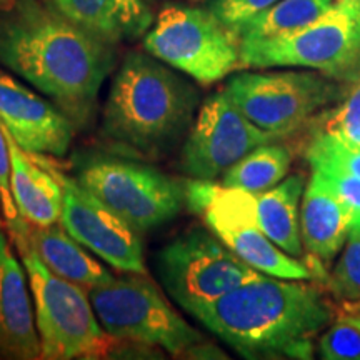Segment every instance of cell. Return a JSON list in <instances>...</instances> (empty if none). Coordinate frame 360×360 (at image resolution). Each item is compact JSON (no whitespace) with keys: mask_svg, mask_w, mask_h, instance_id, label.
Returning a JSON list of instances; mask_svg holds the SVG:
<instances>
[{"mask_svg":"<svg viewBox=\"0 0 360 360\" xmlns=\"http://www.w3.org/2000/svg\"><path fill=\"white\" fill-rule=\"evenodd\" d=\"M115 62V45L89 34L47 0H17L0 11V65L57 103L75 127L92 124Z\"/></svg>","mask_w":360,"mask_h":360,"instance_id":"obj_1","label":"cell"},{"mask_svg":"<svg viewBox=\"0 0 360 360\" xmlns=\"http://www.w3.org/2000/svg\"><path fill=\"white\" fill-rule=\"evenodd\" d=\"M317 287L262 274L187 314L244 359L310 360L314 340L337 319Z\"/></svg>","mask_w":360,"mask_h":360,"instance_id":"obj_2","label":"cell"},{"mask_svg":"<svg viewBox=\"0 0 360 360\" xmlns=\"http://www.w3.org/2000/svg\"><path fill=\"white\" fill-rule=\"evenodd\" d=\"M199 102V90L177 70L146 51H132L112 79L101 137L115 150L159 160L186 141Z\"/></svg>","mask_w":360,"mask_h":360,"instance_id":"obj_3","label":"cell"},{"mask_svg":"<svg viewBox=\"0 0 360 360\" xmlns=\"http://www.w3.org/2000/svg\"><path fill=\"white\" fill-rule=\"evenodd\" d=\"M143 51L200 85L240 70V37L209 7L169 4L143 35Z\"/></svg>","mask_w":360,"mask_h":360,"instance_id":"obj_4","label":"cell"},{"mask_svg":"<svg viewBox=\"0 0 360 360\" xmlns=\"http://www.w3.org/2000/svg\"><path fill=\"white\" fill-rule=\"evenodd\" d=\"M360 65V0H335L321 19L281 37L240 42L242 69L302 67L344 80Z\"/></svg>","mask_w":360,"mask_h":360,"instance_id":"obj_5","label":"cell"},{"mask_svg":"<svg viewBox=\"0 0 360 360\" xmlns=\"http://www.w3.org/2000/svg\"><path fill=\"white\" fill-rule=\"evenodd\" d=\"M186 207L204 220L233 254L265 276L314 281L317 274L300 259L278 249L260 229L257 195L224 184L192 180L186 182Z\"/></svg>","mask_w":360,"mask_h":360,"instance_id":"obj_6","label":"cell"},{"mask_svg":"<svg viewBox=\"0 0 360 360\" xmlns=\"http://www.w3.org/2000/svg\"><path fill=\"white\" fill-rule=\"evenodd\" d=\"M75 179L141 233L169 224L186 207V182L142 160L94 155Z\"/></svg>","mask_w":360,"mask_h":360,"instance_id":"obj_7","label":"cell"},{"mask_svg":"<svg viewBox=\"0 0 360 360\" xmlns=\"http://www.w3.org/2000/svg\"><path fill=\"white\" fill-rule=\"evenodd\" d=\"M224 92L250 122L282 139L339 101L342 87L317 72H240L227 80Z\"/></svg>","mask_w":360,"mask_h":360,"instance_id":"obj_8","label":"cell"},{"mask_svg":"<svg viewBox=\"0 0 360 360\" xmlns=\"http://www.w3.org/2000/svg\"><path fill=\"white\" fill-rule=\"evenodd\" d=\"M155 272L186 312L214 302L262 272L250 267L209 229H187L155 255Z\"/></svg>","mask_w":360,"mask_h":360,"instance_id":"obj_9","label":"cell"},{"mask_svg":"<svg viewBox=\"0 0 360 360\" xmlns=\"http://www.w3.org/2000/svg\"><path fill=\"white\" fill-rule=\"evenodd\" d=\"M20 259L32 292L42 359H96L107 332L84 287L53 274L30 247L20 252Z\"/></svg>","mask_w":360,"mask_h":360,"instance_id":"obj_10","label":"cell"},{"mask_svg":"<svg viewBox=\"0 0 360 360\" xmlns=\"http://www.w3.org/2000/svg\"><path fill=\"white\" fill-rule=\"evenodd\" d=\"M89 299L98 323L109 335L157 345L174 357L204 340L143 274L114 277L109 283L92 287Z\"/></svg>","mask_w":360,"mask_h":360,"instance_id":"obj_11","label":"cell"},{"mask_svg":"<svg viewBox=\"0 0 360 360\" xmlns=\"http://www.w3.org/2000/svg\"><path fill=\"white\" fill-rule=\"evenodd\" d=\"M277 141L250 122L224 90L210 94L180 147L179 169L192 180L214 182L255 147Z\"/></svg>","mask_w":360,"mask_h":360,"instance_id":"obj_12","label":"cell"},{"mask_svg":"<svg viewBox=\"0 0 360 360\" xmlns=\"http://www.w3.org/2000/svg\"><path fill=\"white\" fill-rule=\"evenodd\" d=\"M35 155L60 182L64 192L60 224L65 231L85 249L120 272L147 276L141 232L80 186L77 179L58 169L47 155Z\"/></svg>","mask_w":360,"mask_h":360,"instance_id":"obj_13","label":"cell"},{"mask_svg":"<svg viewBox=\"0 0 360 360\" xmlns=\"http://www.w3.org/2000/svg\"><path fill=\"white\" fill-rule=\"evenodd\" d=\"M0 124L29 154L64 157L75 125L57 103L0 70Z\"/></svg>","mask_w":360,"mask_h":360,"instance_id":"obj_14","label":"cell"},{"mask_svg":"<svg viewBox=\"0 0 360 360\" xmlns=\"http://www.w3.org/2000/svg\"><path fill=\"white\" fill-rule=\"evenodd\" d=\"M27 272L0 229V359H42V345L29 295Z\"/></svg>","mask_w":360,"mask_h":360,"instance_id":"obj_15","label":"cell"},{"mask_svg":"<svg viewBox=\"0 0 360 360\" xmlns=\"http://www.w3.org/2000/svg\"><path fill=\"white\" fill-rule=\"evenodd\" d=\"M62 15L103 42H132L148 32L155 17L147 0H47Z\"/></svg>","mask_w":360,"mask_h":360,"instance_id":"obj_16","label":"cell"},{"mask_svg":"<svg viewBox=\"0 0 360 360\" xmlns=\"http://www.w3.org/2000/svg\"><path fill=\"white\" fill-rule=\"evenodd\" d=\"M350 231L347 210L321 172L312 170L300 207V236L319 264H328L345 245Z\"/></svg>","mask_w":360,"mask_h":360,"instance_id":"obj_17","label":"cell"},{"mask_svg":"<svg viewBox=\"0 0 360 360\" xmlns=\"http://www.w3.org/2000/svg\"><path fill=\"white\" fill-rule=\"evenodd\" d=\"M4 132L11 152L12 195L20 215L34 225L60 222L64 204L60 182L37 155L25 152L6 127Z\"/></svg>","mask_w":360,"mask_h":360,"instance_id":"obj_18","label":"cell"},{"mask_svg":"<svg viewBox=\"0 0 360 360\" xmlns=\"http://www.w3.org/2000/svg\"><path fill=\"white\" fill-rule=\"evenodd\" d=\"M27 247H30L53 274L79 283L84 289L114 281L110 270L94 259L60 222L52 225L30 224Z\"/></svg>","mask_w":360,"mask_h":360,"instance_id":"obj_19","label":"cell"},{"mask_svg":"<svg viewBox=\"0 0 360 360\" xmlns=\"http://www.w3.org/2000/svg\"><path fill=\"white\" fill-rule=\"evenodd\" d=\"M304 191V175L294 174L257 195L260 229L278 249L295 259L304 255L300 236V199Z\"/></svg>","mask_w":360,"mask_h":360,"instance_id":"obj_20","label":"cell"},{"mask_svg":"<svg viewBox=\"0 0 360 360\" xmlns=\"http://www.w3.org/2000/svg\"><path fill=\"white\" fill-rule=\"evenodd\" d=\"M335 0H278L233 29L240 42L281 37L304 29L332 7Z\"/></svg>","mask_w":360,"mask_h":360,"instance_id":"obj_21","label":"cell"},{"mask_svg":"<svg viewBox=\"0 0 360 360\" xmlns=\"http://www.w3.org/2000/svg\"><path fill=\"white\" fill-rule=\"evenodd\" d=\"M290 165L292 154L289 148L281 143L269 142L255 147L232 165L222 175V184L259 195L282 182L289 174Z\"/></svg>","mask_w":360,"mask_h":360,"instance_id":"obj_22","label":"cell"},{"mask_svg":"<svg viewBox=\"0 0 360 360\" xmlns=\"http://www.w3.org/2000/svg\"><path fill=\"white\" fill-rule=\"evenodd\" d=\"M342 94L334 109L314 119V130L334 135L339 141L360 148V65L344 80H339Z\"/></svg>","mask_w":360,"mask_h":360,"instance_id":"obj_23","label":"cell"},{"mask_svg":"<svg viewBox=\"0 0 360 360\" xmlns=\"http://www.w3.org/2000/svg\"><path fill=\"white\" fill-rule=\"evenodd\" d=\"M327 289L344 304H360V227H352L344 252L326 277Z\"/></svg>","mask_w":360,"mask_h":360,"instance_id":"obj_24","label":"cell"},{"mask_svg":"<svg viewBox=\"0 0 360 360\" xmlns=\"http://www.w3.org/2000/svg\"><path fill=\"white\" fill-rule=\"evenodd\" d=\"M312 170L321 172L332 191L347 210L350 219V229L360 227V177L340 167L335 162L323 159V157H305Z\"/></svg>","mask_w":360,"mask_h":360,"instance_id":"obj_25","label":"cell"},{"mask_svg":"<svg viewBox=\"0 0 360 360\" xmlns=\"http://www.w3.org/2000/svg\"><path fill=\"white\" fill-rule=\"evenodd\" d=\"M317 354L323 360H360V330L337 319L319 337Z\"/></svg>","mask_w":360,"mask_h":360,"instance_id":"obj_26","label":"cell"},{"mask_svg":"<svg viewBox=\"0 0 360 360\" xmlns=\"http://www.w3.org/2000/svg\"><path fill=\"white\" fill-rule=\"evenodd\" d=\"M309 155L323 157V159L335 162L340 167L360 177V148L339 141L334 135L314 130L309 146L305 148V157Z\"/></svg>","mask_w":360,"mask_h":360,"instance_id":"obj_27","label":"cell"},{"mask_svg":"<svg viewBox=\"0 0 360 360\" xmlns=\"http://www.w3.org/2000/svg\"><path fill=\"white\" fill-rule=\"evenodd\" d=\"M277 2L278 0H209L207 7L225 25L236 29Z\"/></svg>","mask_w":360,"mask_h":360,"instance_id":"obj_28","label":"cell"},{"mask_svg":"<svg viewBox=\"0 0 360 360\" xmlns=\"http://www.w3.org/2000/svg\"><path fill=\"white\" fill-rule=\"evenodd\" d=\"M180 359H204V360H220V359H229V355L212 342H207L205 339L200 342H195L191 347H187L182 354L179 355Z\"/></svg>","mask_w":360,"mask_h":360,"instance_id":"obj_29","label":"cell"},{"mask_svg":"<svg viewBox=\"0 0 360 360\" xmlns=\"http://www.w3.org/2000/svg\"><path fill=\"white\" fill-rule=\"evenodd\" d=\"M337 319L349 322L350 326H354L360 330V304H345L344 310H340Z\"/></svg>","mask_w":360,"mask_h":360,"instance_id":"obj_30","label":"cell"},{"mask_svg":"<svg viewBox=\"0 0 360 360\" xmlns=\"http://www.w3.org/2000/svg\"><path fill=\"white\" fill-rule=\"evenodd\" d=\"M15 2H17V0H0V11L12 7Z\"/></svg>","mask_w":360,"mask_h":360,"instance_id":"obj_31","label":"cell"},{"mask_svg":"<svg viewBox=\"0 0 360 360\" xmlns=\"http://www.w3.org/2000/svg\"><path fill=\"white\" fill-rule=\"evenodd\" d=\"M191 2H193V4H197V2H204V0H191Z\"/></svg>","mask_w":360,"mask_h":360,"instance_id":"obj_32","label":"cell"},{"mask_svg":"<svg viewBox=\"0 0 360 360\" xmlns=\"http://www.w3.org/2000/svg\"><path fill=\"white\" fill-rule=\"evenodd\" d=\"M2 225H4V224H2V220H0V229H2Z\"/></svg>","mask_w":360,"mask_h":360,"instance_id":"obj_33","label":"cell"},{"mask_svg":"<svg viewBox=\"0 0 360 360\" xmlns=\"http://www.w3.org/2000/svg\"><path fill=\"white\" fill-rule=\"evenodd\" d=\"M148 2H154V0H148Z\"/></svg>","mask_w":360,"mask_h":360,"instance_id":"obj_34","label":"cell"}]
</instances>
